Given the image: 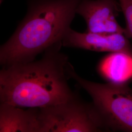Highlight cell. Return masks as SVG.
I'll use <instances>...</instances> for the list:
<instances>
[{
	"instance_id": "1",
	"label": "cell",
	"mask_w": 132,
	"mask_h": 132,
	"mask_svg": "<svg viewBox=\"0 0 132 132\" xmlns=\"http://www.w3.org/2000/svg\"><path fill=\"white\" fill-rule=\"evenodd\" d=\"M62 42L48 48L38 60L4 66L0 71L1 103L20 108H42L75 97L68 80V57Z\"/></svg>"
},
{
	"instance_id": "2",
	"label": "cell",
	"mask_w": 132,
	"mask_h": 132,
	"mask_svg": "<svg viewBox=\"0 0 132 132\" xmlns=\"http://www.w3.org/2000/svg\"><path fill=\"white\" fill-rule=\"evenodd\" d=\"M82 0H28V11L13 34L0 48L3 66L30 61L62 42Z\"/></svg>"
},
{
	"instance_id": "3",
	"label": "cell",
	"mask_w": 132,
	"mask_h": 132,
	"mask_svg": "<svg viewBox=\"0 0 132 132\" xmlns=\"http://www.w3.org/2000/svg\"><path fill=\"white\" fill-rule=\"evenodd\" d=\"M68 73L90 96L107 131L132 132V89L125 82L99 83L86 80L69 62Z\"/></svg>"
},
{
	"instance_id": "4",
	"label": "cell",
	"mask_w": 132,
	"mask_h": 132,
	"mask_svg": "<svg viewBox=\"0 0 132 132\" xmlns=\"http://www.w3.org/2000/svg\"><path fill=\"white\" fill-rule=\"evenodd\" d=\"M40 132L107 131L93 103L85 102L76 94L63 103L38 108Z\"/></svg>"
},
{
	"instance_id": "5",
	"label": "cell",
	"mask_w": 132,
	"mask_h": 132,
	"mask_svg": "<svg viewBox=\"0 0 132 132\" xmlns=\"http://www.w3.org/2000/svg\"><path fill=\"white\" fill-rule=\"evenodd\" d=\"M120 11V5L116 0H82L76 10V14L84 19L87 32L125 35V28L117 19Z\"/></svg>"
},
{
	"instance_id": "6",
	"label": "cell",
	"mask_w": 132,
	"mask_h": 132,
	"mask_svg": "<svg viewBox=\"0 0 132 132\" xmlns=\"http://www.w3.org/2000/svg\"><path fill=\"white\" fill-rule=\"evenodd\" d=\"M63 46L110 53L122 52L132 57V47L123 33L79 32L70 28L62 41Z\"/></svg>"
},
{
	"instance_id": "7",
	"label": "cell",
	"mask_w": 132,
	"mask_h": 132,
	"mask_svg": "<svg viewBox=\"0 0 132 132\" xmlns=\"http://www.w3.org/2000/svg\"><path fill=\"white\" fill-rule=\"evenodd\" d=\"M0 132H40L38 108L1 103Z\"/></svg>"
},
{
	"instance_id": "8",
	"label": "cell",
	"mask_w": 132,
	"mask_h": 132,
	"mask_svg": "<svg viewBox=\"0 0 132 132\" xmlns=\"http://www.w3.org/2000/svg\"><path fill=\"white\" fill-rule=\"evenodd\" d=\"M98 71L109 82H125L132 76V57L122 52L110 53L100 62Z\"/></svg>"
},
{
	"instance_id": "9",
	"label": "cell",
	"mask_w": 132,
	"mask_h": 132,
	"mask_svg": "<svg viewBox=\"0 0 132 132\" xmlns=\"http://www.w3.org/2000/svg\"><path fill=\"white\" fill-rule=\"evenodd\" d=\"M126 21L125 35L132 39V0H118Z\"/></svg>"
},
{
	"instance_id": "10",
	"label": "cell",
	"mask_w": 132,
	"mask_h": 132,
	"mask_svg": "<svg viewBox=\"0 0 132 132\" xmlns=\"http://www.w3.org/2000/svg\"><path fill=\"white\" fill-rule=\"evenodd\" d=\"M4 1V0H0V2H1V3L2 4V3Z\"/></svg>"
}]
</instances>
